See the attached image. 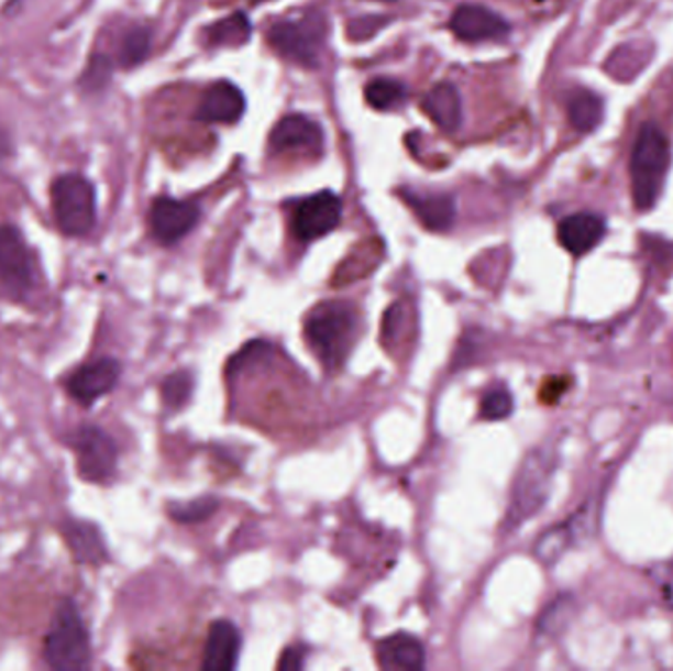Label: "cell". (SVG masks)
I'll return each mask as SVG.
<instances>
[{"label":"cell","mask_w":673,"mask_h":671,"mask_svg":"<svg viewBox=\"0 0 673 671\" xmlns=\"http://www.w3.org/2000/svg\"><path fill=\"white\" fill-rule=\"evenodd\" d=\"M150 54V30L136 26L129 30L126 36L122 37L121 59L122 67H134L142 64Z\"/></svg>","instance_id":"cell-26"},{"label":"cell","mask_w":673,"mask_h":671,"mask_svg":"<svg viewBox=\"0 0 673 671\" xmlns=\"http://www.w3.org/2000/svg\"><path fill=\"white\" fill-rule=\"evenodd\" d=\"M423 111L443 132H455L463 122V101L453 84L435 85L423 97Z\"/></svg>","instance_id":"cell-20"},{"label":"cell","mask_w":673,"mask_h":671,"mask_svg":"<svg viewBox=\"0 0 673 671\" xmlns=\"http://www.w3.org/2000/svg\"><path fill=\"white\" fill-rule=\"evenodd\" d=\"M603 112H605L603 99L589 89H577L567 99L571 124L580 132L595 131L603 121Z\"/></svg>","instance_id":"cell-22"},{"label":"cell","mask_w":673,"mask_h":671,"mask_svg":"<svg viewBox=\"0 0 673 671\" xmlns=\"http://www.w3.org/2000/svg\"><path fill=\"white\" fill-rule=\"evenodd\" d=\"M199 207L172 197H159L150 209V229L162 244L181 241L199 221Z\"/></svg>","instance_id":"cell-11"},{"label":"cell","mask_w":673,"mask_h":671,"mask_svg":"<svg viewBox=\"0 0 673 671\" xmlns=\"http://www.w3.org/2000/svg\"><path fill=\"white\" fill-rule=\"evenodd\" d=\"M383 254L384 246L378 239H371V241L356 244L351 254L336 268L333 284L335 286H346L351 282L365 278L366 274H371L378 266V262L383 261Z\"/></svg>","instance_id":"cell-21"},{"label":"cell","mask_w":673,"mask_h":671,"mask_svg":"<svg viewBox=\"0 0 673 671\" xmlns=\"http://www.w3.org/2000/svg\"><path fill=\"white\" fill-rule=\"evenodd\" d=\"M323 144V131L318 122L304 114L284 117L271 134V148L274 152H319Z\"/></svg>","instance_id":"cell-13"},{"label":"cell","mask_w":673,"mask_h":671,"mask_svg":"<svg viewBox=\"0 0 673 671\" xmlns=\"http://www.w3.org/2000/svg\"><path fill=\"white\" fill-rule=\"evenodd\" d=\"M384 2H396V0H384Z\"/></svg>","instance_id":"cell-34"},{"label":"cell","mask_w":673,"mask_h":671,"mask_svg":"<svg viewBox=\"0 0 673 671\" xmlns=\"http://www.w3.org/2000/svg\"><path fill=\"white\" fill-rule=\"evenodd\" d=\"M365 99L376 111H393L408 99V89L396 79H374L366 85Z\"/></svg>","instance_id":"cell-24"},{"label":"cell","mask_w":673,"mask_h":671,"mask_svg":"<svg viewBox=\"0 0 673 671\" xmlns=\"http://www.w3.org/2000/svg\"><path fill=\"white\" fill-rule=\"evenodd\" d=\"M515 410L512 394L506 388H493L481 400V416L485 420H505Z\"/></svg>","instance_id":"cell-29"},{"label":"cell","mask_w":673,"mask_h":671,"mask_svg":"<svg viewBox=\"0 0 673 671\" xmlns=\"http://www.w3.org/2000/svg\"><path fill=\"white\" fill-rule=\"evenodd\" d=\"M652 579H654L655 585L660 595L664 598L665 605L670 610H673V560L665 561L662 565L652 571Z\"/></svg>","instance_id":"cell-31"},{"label":"cell","mask_w":673,"mask_h":671,"mask_svg":"<svg viewBox=\"0 0 673 671\" xmlns=\"http://www.w3.org/2000/svg\"><path fill=\"white\" fill-rule=\"evenodd\" d=\"M573 608H575L573 601L567 595L555 598L552 605L548 606V610L543 613L540 623H538L540 632H543V635H558V632H561L567 626V623H570V615L573 613Z\"/></svg>","instance_id":"cell-28"},{"label":"cell","mask_w":673,"mask_h":671,"mask_svg":"<svg viewBox=\"0 0 673 671\" xmlns=\"http://www.w3.org/2000/svg\"><path fill=\"white\" fill-rule=\"evenodd\" d=\"M672 162V150L664 132L655 124H644L638 134L632 160L630 179L632 197L638 211H650L664 187L665 174Z\"/></svg>","instance_id":"cell-2"},{"label":"cell","mask_w":673,"mask_h":671,"mask_svg":"<svg viewBox=\"0 0 673 671\" xmlns=\"http://www.w3.org/2000/svg\"><path fill=\"white\" fill-rule=\"evenodd\" d=\"M211 46L239 47L251 37V22L243 12H234L229 19L219 20L206 32Z\"/></svg>","instance_id":"cell-23"},{"label":"cell","mask_w":673,"mask_h":671,"mask_svg":"<svg viewBox=\"0 0 673 671\" xmlns=\"http://www.w3.org/2000/svg\"><path fill=\"white\" fill-rule=\"evenodd\" d=\"M111 72L112 66L109 57L95 56L85 69L84 77H81V87L85 91L103 89L104 85L109 84V79H111Z\"/></svg>","instance_id":"cell-30"},{"label":"cell","mask_w":673,"mask_h":671,"mask_svg":"<svg viewBox=\"0 0 673 671\" xmlns=\"http://www.w3.org/2000/svg\"><path fill=\"white\" fill-rule=\"evenodd\" d=\"M91 638L74 598H64L57 606L44 640V660L62 671L85 670L91 666Z\"/></svg>","instance_id":"cell-3"},{"label":"cell","mask_w":673,"mask_h":671,"mask_svg":"<svg viewBox=\"0 0 673 671\" xmlns=\"http://www.w3.org/2000/svg\"><path fill=\"white\" fill-rule=\"evenodd\" d=\"M383 24V16H363L351 24V37L358 40V37L373 36Z\"/></svg>","instance_id":"cell-32"},{"label":"cell","mask_w":673,"mask_h":671,"mask_svg":"<svg viewBox=\"0 0 673 671\" xmlns=\"http://www.w3.org/2000/svg\"><path fill=\"white\" fill-rule=\"evenodd\" d=\"M341 215H343L341 199L331 191H321L299 204L294 213L291 229L299 241L309 243L336 229V224L341 223Z\"/></svg>","instance_id":"cell-9"},{"label":"cell","mask_w":673,"mask_h":671,"mask_svg":"<svg viewBox=\"0 0 673 671\" xmlns=\"http://www.w3.org/2000/svg\"><path fill=\"white\" fill-rule=\"evenodd\" d=\"M77 461V475L87 483H107L117 473L119 449L114 439L99 426H81L69 438Z\"/></svg>","instance_id":"cell-6"},{"label":"cell","mask_w":673,"mask_h":671,"mask_svg":"<svg viewBox=\"0 0 673 671\" xmlns=\"http://www.w3.org/2000/svg\"><path fill=\"white\" fill-rule=\"evenodd\" d=\"M52 207L57 227L67 237L91 233L97 219L95 189L85 177L67 174L52 186Z\"/></svg>","instance_id":"cell-5"},{"label":"cell","mask_w":673,"mask_h":671,"mask_svg":"<svg viewBox=\"0 0 673 671\" xmlns=\"http://www.w3.org/2000/svg\"><path fill=\"white\" fill-rule=\"evenodd\" d=\"M376 662L383 670L416 671L426 666V650L418 638L394 635L376 646Z\"/></svg>","instance_id":"cell-18"},{"label":"cell","mask_w":673,"mask_h":671,"mask_svg":"<svg viewBox=\"0 0 673 671\" xmlns=\"http://www.w3.org/2000/svg\"><path fill=\"white\" fill-rule=\"evenodd\" d=\"M241 652V635L236 626L229 620H217L209 628L206 652H203V670L231 671L236 666Z\"/></svg>","instance_id":"cell-17"},{"label":"cell","mask_w":673,"mask_h":671,"mask_svg":"<svg viewBox=\"0 0 673 671\" xmlns=\"http://www.w3.org/2000/svg\"><path fill=\"white\" fill-rule=\"evenodd\" d=\"M304 668V648H288L282 653L278 670H301Z\"/></svg>","instance_id":"cell-33"},{"label":"cell","mask_w":673,"mask_h":671,"mask_svg":"<svg viewBox=\"0 0 673 671\" xmlns=\"http://www.w3.org/2000/svg\"><path fill=\"white\" fill-rule=\"evenodd\" d=\"M191 392H194V376L186 371L169 374L168 378L162 384V398L172 410L181 408L189 400Z\"/></svg>","instance_id":"cell-27"},{"label":"cell","mask_w":673,"mask_h":671,"mask_svg":"<svg viewBox=\"0 0 673 671\" xmlns=\"http://www.w3.org/2000/svg\"><path fill=\"white\" fill-rule=\"evenodd\" d=\"M254 2H264V0H254Z\"/></svg>","instance_id":"cell-35"},{"label":"cell","mask_w":673,"mask_h":671,"mask_svg":"<svg viewBox=\"0 0 673 671\" xmlns=\"http://www.w3.org/2000/svg\"><path fill=\"white\" fill-rule=\"evenodd\" d=\"M121 371V363L109 356L81 364L67 376L66 392L77 404L89 408L117 386Z\"/></svg>","instance_id":"cell-10"},{"label":"cell","mask_w":673,"mask_h":671,"mask_svg":"<svg viewBox=\"0 0 673 671\" xmlns=\"http://www.w3.org/2000/svg\"><path fill=\"white\" fill-rule=\"evenodd\" d=\"M62 536L77 563L84 565H101L109 560V551L104 546L103 534L91 522L77 518H67L62 522Z\"/></svg>","instance_id":"cell-16"},{"label":"cell","mask_w":673,"mask_h":671,"mask_svg":"<svg viewBox=\"0 0 673 671\" xmlns=\"http://www.w3.org/2000/svg\"><path fill=\"white\" fill-rule=\"evenodd\" d=\"M402 197L411 211L420 219L421 224L430 231H448L455 221V201L453 197L443 194H418L402 189Z\"/></svg>","instance_id":"cell-19"},{"label":"cell","mask_w":673,"mask_h":671,"mask_svg":"<svg viewBox=\"0 0 673 671\" xmlns=\"http://www.w3.org/2000/svg\"><path fill=\"white\" fill-rule=\"evenodd\" d=\"M217 506H219L217 498L203 496V498H196L189 503H172L168 506V514L172 520L179 524L203 522L209 516H213Z\"/></svg>","instance_id":"cell-25"},{"label":"cell","mask_w":673,"mask_h":671,"mask_svg":"<svg viewBox=\"0 0 673 671\" xmlns=\"http://www.w3.org/2000/svg\"><path fill=\"white\" fill-rule=\"evenodd\" d=\"M607 233L605 219L597 213H575L565 217L558 227V239L573 256L593 251Z\"/></svg>","instance_id":"cell-14"},{"label":"cell","mask_w":673,"mask_h":671,"mask_svg":"<svg viewBox=\"0 0 673 671\" xmlns=\"http://www.w3.org/2000/svg\"><path fill=\"white\" fill-rule=\"evenodd\" d=\"M358 318L346 301H326L306 319V339L328 371L341 369L355 345Z\"/></svg>","instance_id":"cell-1"},{"label":"cell","mask_w":673,"mask_h":671,"mask_svg":"<svg viewBox=\"0 0 673 671\" xmlns=\"http://www.w3.org/2000/svg\"><path fill=\"white\" fill-rule=\"evenodd\" d=\"M451 30L455 36L463 42H493V40H505L510 32V26L500 14L490 9L478 7V4H463L459 7L451 22Z\"/></svg>","instance_id":"cell-12"},{"label":"cell","mask_w":673,"mask_h":671,"mask_svg":"<svg viewBox=\"0 0 673 671\" xmlns=\"http://www.w3.org/2000/svg\"><path fill=\"white\" fill-rule=\"evenodd\" d=\"M244 95L236 85L229 81H217L207 89L201 103L197 107V121L201 122H224L233 124L243 117Z\"/></svg>","instance_id":"cell-15"},{"label":"cell","mask_w":673,"mask_h":671,"mask_svg":"<svg viewBox=\"0 0 673 671\" xmlns=\"http://www.w3.org/2000/svg\"><path fill=\"white\" fill-rule=\"evenodd\" d=\"M0 282L16 298L29 296L37 284L36 261L12 224H0Z\"/></svg>","instance_id":"cell-8"},{"label":"cell","mask_w":673,"mask_h":671,"mask_svg":"<svg viewBox=\"0 0 673 671\" xmlns=\"http://www.w3.org/2000/svg\"><path fill=\"white\" fill-rule=\"evenodd\" d=\"M326 29L323 19H304L298 22H278L268 30V42L282 57L296 62L299 66L318 67L319 52L323 44Z\"/></svg>","instance_id":"cell-7"},{"label":"cell","mask_w":673,"mask_h":671,"mask_svg":"<svg viewBox=\"0 0 673 671\" xmlns=\"http://www.w3.org/2000/svg\"><path fill=\"white\" fill-rule=\"evenodd\" d=\"M555 471V453L552 449H536L523 459L522 466L516 475L512 501L508 506L506 524L510 528L520 526L523 520L532 518L548 501L550 485Z\"/></svg>","instance_id":"cell-4"}]
</instances>
